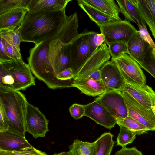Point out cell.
Masks as SVG:
<instances>
[{
    "label": "cell",
    "mask_w": 155,
    "mask_h": 155,
    "mask_svg": "<svg viewBox=\"0 0 155 155\" xmlns=\"http://www.w3.org/2000/svg\"><path fill=\"white\" fill-rule=\"evenodd\" d=\"M111 57L109 48L105 43L97 48L84 64L74 76L78 81L87 77L91 73L100 69Z\"/></svg>",
    "instance_id": "10"
},
{
    "label": "cell",
    "mask_w": 155,
    "mask_h": 155,
    "mask_svg": "<svg viewBox=\"0 0 155 155\" xmlns=\"http://www.w3.org/2000/svg\"><path fill=\"white\" fill-rule=\"evenodd\" d=\"M96 32L85 29L69 44L71 55V68L74 77L79 70L97 48L93 42Z\"/></svg>",
    "instance_id": "4"
},
{
    "label": "cell",
    "mask_w": 155,
    "mask_h": 155,
    "mask_svg": "<svg viewBox=\"0 0 155 155\" xmlns=\"http://www.w3.org/2000/svg\"><path fill=\"white\" fill-rule=\"evenodd\" d=\"M93 43L97 48L100 47L102 44L105 43V38L104 35L102 33H96L93 38Z\"/></svg>",
    "instance_id": "39"
},
{
    "label": "cell",
    "mask_w": 155,
    "mask_h": 155,
    "mask_svg": "<svg viewBox=\"0 0 155 155\" xmlns=\"http://www.w3.org/2000/svg\"><path fill=\"white\" fill-rule=\"evenodd\" d=\"M0 37L7 40L21 54L20 45L23 39L19 27L13 30L0 31Z\"/></svg>",
    "instance_id": "28"
},
{
    "label": "cell",
    "mask_w": 155,
    "mask_h": 155,
    "mask_svg": "<svg viewBox=\"0 0 155 155\" xmlns=\"http://www.w3.org/2000/svg\"><path fill=\"white\" fill-rule=\"evenodd\" d=\"M31 0H0V15L18 8L27 9Z\"/></svg>",
    "instance_id": "29"
},
{
    "label": "cell",
    "mask_w": 155,
    "mask_h": 155,
    "mask_svg": "<svg viewBox=\"0 0 155 155\" xmlns=\"http://www.w3.org/2000/svg\"><path fill=\"white\" fill-rule=\"evenodd\" d=\"M65 10L28 12L19 27L23 41L36 44L52 39L65 22L68 16Z\"/></svg>",
    "instance_id": "1"
},
{
    "label": "cell",
    "mask_w": 155,
    "mask_h": 155,
    "mask_svg": "<svg viewBox=\"0 0 155 155\" xmlns=\"http://www.w3.org/2000/svg\"><path fill=\"white\" fill-rule=\"evenodd\" d=\"M9 126V121L4 107L0 102V132L8 130Z\"/></svg>",
    "instance_id": "37"
},
{
    "label": "cell",
    "mask_w": 155,
    "mask_h": 155,
    "mask_svg": "<svg viewBox=\"0 0 155 155\" xmlns=\"http://www.w3.org/2000/svg\"><path fill=\"white\" fill-rule=\"evenodd\" d=\"M95 100L103 105L116 120L125 118L128 116L121 91L105 92Z\"/></svg>",
    "instance_id": "11"
},
{
    "label": "cell",
    "mask_w": 155,
    "mask_h": 155,
    "mask_svg": "<svg viewBox=\"0 0 155 155\" xmlns=\"http://www.w3.org/2000/svg\"><path fill=\"white\" fill-rule=\"evenodd\" d=\"M28 12L27 8H18L0 15V31L13 30L19 27Z\"/></svg>",
    "instance_id": "18"
},
{
    "label": "cell",
    "mask_w": 155,
    "mask_h": 155,
    "mask_svg": "<svg viewBox=\"0 0 155 155\" xmlns=\"http://www.w3.org/2000/svg\"><path fill=\"white\" fill-rule=\"evenodd\" d=\"M49 39L35 44L30 51L28 61L32 72L39 80H42L49 68Z\"/></svg>",
    "instance_id": "5"
},
{
    "label": "cell",
    "mask_w": 155,
    "mask_h": 155,
    "mask_svg": "<svg viewBox=\"0 0 155 155\" xmlns=\"http://www.w3.org/2000/svg\"><path fill=\"white\" fill-rule=\"evenodd\" d=\"M95 143L83 142L78 139L74 140L69 146L70 155H94Z\"/></svg>",
    "instance_id": "26"
},
{
    "label": "cell",
    "mask_w": 155,
    "mask_h": 155,
    "mask_svg": "<svg viewBox=\"0 0 155 155\" xmlns=\"http://www.w3.org/2000/svg\"><path fill=\"white\" fill-rule=\"evenodd\" d=\"M85 116L110 130L116 124L115 118L100 103L94 100L85 105Z\"/></svg>",
    "instance_id": "14"
},
{
    "label": "cell",
    "mask_w": 155,
    "mask_h": 155,
    "mask_svg": "<svg viewBox=\"0 0 155 155\" xmlns=\"http://www.w3.org/2000/svg\"><path fill=\"white\" fill-rule=\"evenodd\" d=\"M8 56L12 60H17L22 58L21 54L19 53L15 47L5 38L0 37Z\"/></svg>",
    "instance_id": "33"
},
{
    "label": "cell",
    "mask_w": 155,
    "mask_h": 155,
    "mask_svg": "<svg viewBox=\"0 0 155 155\" xmlns=\"http://www.w3.org/2000/svg\"><path fill=\"white\" fill-rule=\"evenodd\" d=\"M125 101L128 116L148 128L155 131V115L152 110L146 109L133 98L125 90L121 91Z\"/></svg>",
    "instance_id": "8"
},
{
    "label": "cell",
    "mask_w": 155,
    "mask_h": 155,
    "mask_svg": "<svg viewBox=\"0 0 155 155\" xmlns=\"http://www.w3.org/2000/svg\"><path fill=\"white\" fill-rule=\"evenodd\" d=\"M101 80L106 92L122 91L125 84L124 80L117 66L111 60L100 69Z\"/></svg>",
    "instance_id": "12"
},
{
    "label": "cell",
    "mask_w": 155,
    "mask_h": 155,
    "mask_svg": "<svg viewBox=\"0 0 155 155\" xmlns=\"http://www.w3.org/2000/svg\"><path fill=\"white\" fill-rule=\"evenodd\" d=\"M28 65L22 59L0 61V87L20 91L35 84Z\"/></svg>",
    "instance_id": "3"
},
{
    "label": "cell",
    "mask_w": 155,
    "mask_h": 155,
    "mask_svg": "<svg viewBox=\"0 0 155 155\" xmlns=\"http://www.w3.org/2000/svg\"><path fill=\"white\" fill-rule=\"evenodd\" d=\"M118 67L125 82L146 84L145 75L138 63L128 54L111 58Z\"/></svg>",
    "instance_id": "7"
},
{
    "label": "cell",
    "mask_w": 155,
    "mask_h": 155,
    "mask_svg": "<svg viewBox=\"0 0 155 155\" xmlns=\"http://www.w3.org/2000/svg\"><path fill=\"white\" fill-rule=\"evenodd\" d=\"M119 126L120 130L117 139L116 145L126 147L127 144L132 143L136 138V135L123 126Z\"/></svg>",
    "instance_id": "30"
},
{
    "label": "cell",
    "mask_w": 155,
    "mask_h": 155,
    "mask_svg": "<svg viewBox=\"0 0 155 155\" xmlns=\"http://www.w3.org/2000/svg\"><path fill=\"white\" fill-rule=\"evenodd\" d=\"M48 122L45 115L37 107L28 102L25 119L26 132L31 134L35 139L45 137L49 131Z\"/></svg>",
    "instance_id": "9"
},
{
    "label": "cell",
    "mask_w": 155,
    "mask_h": 155,
    "mask_svg": "<svg viewBox=\"0 0 155 155\" xmlns=\"http://www.w3.org/2000/svg\"><path fill=\"white\" fill-rule=\"evenodd\" d=\"M138 64L141 68H143L155 78V56L152 47L147 51L143 62Z\"/></svg>",
    "instance_id": "31"
},
{
    "label": "cell",
    "mask_w": 155,
    "mask_h": 155,
    "mask_svg": "<svg viewBox=\"0 0 155 155\" xmlns=\"http://www.w3.org/2000/svg\"><path fill=\"white\" fill-rule=\"evenodd\" d=\"M116 124L131 131L136 135L143 134L150 130L146 127L132 117L127 116L125 118L116 120Z\"/></svg>",
    "instance_id": "27"
},
{
    "label": "cell",
    "mask_w": 155,
    "mask_h": 155,
    "mask_svg": "<svg viewBox=\"0 0 155 155\" xmlns=\"http://www.w3.org/2000/svg\"><path fill=\"white\" fill-rule=\"evenodd\" d=\"M101 33L105 36L107 45L111 43L127 42L137 30L129 21L126 20L117 21L98 25Z\"/></svg>",
    "instance_id": "6"
},
{
    "label": "cell",
    "mask_w": 155,
    "mask_h": 155,
    "mask_svg": "<svg viewBox=\"0 0 155 155\" xmlns=\"http://www.w3.org/2000/svg\"><path fill=\"white\" fill-rule=\"evenodd\" d=\"M137 25L139 28L138 31L141 37L152 48L153 52L155 56V43L153 41L149 34L146 26L142 25L138 23Z\"/></svg>",
    "instance_id": "36"
},
{
    "label": "cell",
    "mask_w": 155,
    "mask_h": 155,
    "mask_svg": "<svg viewBox=\"0 0 155 155\" xmlns=\"http://www.w3.org/2000/svg\"><path fill=\"white\" fill-rule=\"evenodd\" d=\"M79 6L87 14L90 19L98 26L109 22L119 21L94 8L86 4L78 3Z\"/></svg>",
    "instance_id": "24"
},
{
    "label": "cell",
    "mask_w": 155,
    "mask_h": 155,
    "mask_svg": "<svg viewBox=\"0 0 155 155\" xmlns=\"http://www.w3.org/2000/svg\"><path fill=\"white\" fill-rule=\"evenodd\" d=\"M69 110L71 115L75 120L79 119L85 116V105L75 103L70 107Z\"/></svg>",
    "instance_id": "35"
},
{
    "label": "cell",
    "mask_w": 155,
    "mask_h": 155,
    "mask_svg": "<svg viewBox=\"0 0 155 155\" xmlns=\"http://www.w3.org/2000/svg\"><path fill=\"white\" fill-rule=\"evenodd\" d=\"M128 54L138 64L144 61L146 54L151 47L140 36L137 31L126 43Z\"/></svg>",
    "instance_id": "16"
},
{
    "label": "cell",
    "mask_w": 155,
    "mask_h": 155,
    "mask_svg": "<svg viewBox=\"0 0 155 155\" xmlns=\"http://www.w3.org/2000/svg\"><path fill=\"white\" fill-rule=\"evenodd\" d=\"M78 15L76 12L67 16L63 27L51 40H57L64 44L71 43L79 35Z\"/></svg>",
    "instance_id": "17"
},
{
    "label": "cell",
    "mask_w": 155,
    "mask_h": 155,
    "mask_svg": "<svg viewBox=\"0 0 155 155\" xmlns=\"http://www.w3.org/2000/svg\"><path fill=\"white\" fill-rule=\"evenodd\" d=\"M113 135L110 132H105L94 141V155H110L115 142Z\"/></svg>",
    "instance_id": "25"
},
{
    "label": "cell",
    "mask_w": 155,
    "mask_h": 155,
    "mask_svg": "<svg viewBox=\"0 0 155 155\" xmlns=\"http://www.w3.org/2000/svg\"><path fill=\"white\" fill-rule=\"evenodd\" d=\"M85 78L91 79L96 81L101 80L100 69L97 70L91 73Z\"/></svg>",
    "instance_id": "41"
},
{
    "label": "cell",
    "mask_w": 155,
    "mask_h": 155,
    "mask_svg": "<svg viewBox=\"0 0 155 155\" xmlns=\"http://www.w3.org/2000/svg\"><path fill=\"white\" fill-rule=\"evenodd\" d=\"M0 48V61H9L12 60L7 55L3 43L1 39Z\"/></svg>",
    "instance_id": "40"
},
{
    "label": "cell",
    "mask_w": 155,
    "mask_h": 155,
    "mask_svg": "<svg viewBox=\"0 0 155 155\" xmlns=\"http://www.w3.org/2000/svg\"><path fill=\"white\" fill-rule=\"evenodd\" d=\"M78 2L92 6L119 21L121 20L119 7L114 0H78Z\"/></svg>",
    "instance_id": "23"
},
{
    "label": "cell",
    "mask_w": 155,
    "mask_h": 155,
    "mask_svg": "<svg viewBox=\"0 0 155 155\" xmlns=\"http://www.w3.org/2000/svg\"><path fill=\"white\" fill-rule=\"evenodd\" d=\"M72 86L79 89L81 93L93 97L99 96L106 92L101 80L96 81L85 78L79 81H74Z\"/></svg>",
    "instance_id": "21"
},
{
    "label": "cell",
    "mask_w": 155,
    "mask_h": 155,
    "mask_svg": "<svg viewBox=\"0 0 155 155\" xmlns=\"http://www.w3.org/2000/svg\"><path fill=\"white\" fill-rule=\"evenodd\" d=\"M126 42H114L110 43L107 45L111 58H118L124 54H128Z\"/></svg>",
    "instance_id": "32"
},
{
    "label": "cell",
    "mask_w": 155,
    "mask_h": 155,
    "mask_svg": "<svg viewBox=\"0 0 155 155\" xmlns=\"http://www.w3.org/2000/svg\"><path fill=\"white\" fill-rule=\"evenodd\" d=\"M53 155H70L69 153L68 152H61L58 153H55Z\"/></svg>",
    "instance_id": "42"
},
{
    "label": "cell",
    "mask_w": 155,
    "mask_h": 155,
    "mask_svg": "<svg viewBox=\"0 0 155 155\" xmlns=\"http://www.w3.org/2000/svg\"><path fill=\"white\" fill-rule=\"evenodd\" d=\"M133 98L149 110L155 106V92L146 84L125 82L124 88Z\"/></svg>",
    "instance_id": "13"
},
{
    "label": "cell",
    "mask_w": 155,
    "mask_h": 155,
    "mask_svg": "<svg viewBox=\"0 0 155 155\" xmlns=\"http://www.w3.org/2000/svg\"><path fill=\"white\" fill-rule=\"evenodd\" d=\"M120 12L124 16L125 20L138 23L146 26V23L141 16L134 0H117Z\"/></svg>",
    "instance_id": "22"
},
{
    "label": "cell",
    "mask_w": 155,
    "mask_h": 155,
    "mask_svg": "<svg viewBox=\"0 0 155 155\" xmlns=\"http://www.w3.org/2000/svg\"><path fill=\"white\" fill-rule=\"evenodd\" d=\"M0 102L9 120L7 130L25 137L28 103L25 95L19 91L0 87Z\"/></svg>",
    "instance_id": "2"
},
{
    "label": "cell",
    "mask_w": 155,
    "mask_h": 155,
    "mask_svg": "<svg viewBox=\"0 0 155 155\" xmlns=\"http://www.w3.org/2000/svg\"><path fill=\"white\" fill-rule=\"evenodd\" d=\"M33 147L25 138L7 130L0 132V150H23Z\"/></svg>",
    "instance_id": "15"
},
{
    "label": "cell",
    "mask_w": 155,
    "mask_h": 155,
    "mask_svg": "<svg viewBox=\"0 0 155 155\" xmlns=\"http://www.w3.org/2000/svg\"><path fill=\"white\" fill-rule=\"evenodd\" d=\"M146 24L155 39V0H134Z\"/></svg>",
    "instance_id": "20"
},
{
    "label": "cell",
    "mask_w": 155,
    "mask_h": 155,
    "mask_svg": "<svg viewBox=\"0 0 155 155\" xmlns=\"http://www.w3.org/2000/svg\"><path fill=\"white\" fill-rule=\"evenodd\" d=\"M114 155H143L141 151L138 150L135 147L127 148L123 147L117 151Z\"/></svg>",
    "instance_id": "38"
},
{
    "label": "cell",
    "mask_w": 155,
    "mask_h": 155,
    "mask_svg": "<svg viewBox=\"0 0 155 155\" xmlns=\"http://www.w3.org/2000/svg\"><path fill=\"white\" fill-rule=\"evenodd\" d=\"M71 0H31L27 7L28 12H52L65 9Z\"/></svg>",
    "instance_id": "19"
},
{
    "label": "cell",
    "mask_w": 155,
    "mask_h": 155,
    "mask_svg": "<svg viewBox=\"0 0 155 155\" xmlns=\"http://www.w3.org/2000/svg\"><path fill=\"white\" fill-rule=\"evenodd\" d=\"M0 155H47L44 152L34 147L20 151H8L0 150Z\"/></svg>",
    "instance_id": "34"
}]
</instances>
